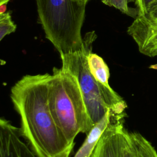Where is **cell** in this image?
Listing matches in <instances>:
<instances>
[{"instance_id": "1", "label": "cell", "mask_w": 157, "mask_h": 157, "mask_svg": "<svg viewBox=\"0 0 157 157\" xmlns=\"http://www.w3.org/2000/svg\"><path fill=\"white\" fill-rule=\"evenodd\" d=\"M50 77L25 75L11 88L10 97L20 118L21 135L36 156L70 157L74 145L56 125L48 105Z\"/></svg>"}, {"instance_id": "2", "label": "cell", "mask_w": 157, "mask_h": 157, "mask_svg": "<svg viewBox=\"0 0 157 157\" xmlns=\"http://www.w3.org/2000/svg\"><path fill=\"white\" fill-rule=\"evenodd\" d=\"M48 102L56 125L70 144L74 145L79 133L87 135L94 126L77 78L62 67L53 68Z\"/></svg>"}, {"instance_id": "3", "label": "cell", "mask_w": 157, "mask_h": 157, "mask_svg": "<svg viewBox=\"0 0 157 157\" xmlns=\"http://www.w3.org/2000/svg\"><path fill=\"white\" fill-rule=\"evenodd\" d=\"M97 38L94 31L86 33L79 50L60 54L61 67L74 75L77 79L84 101L94 124L99 122L111 110L119 115H126L127 104L112 88L100 85L90 72L88 56L92 52L93 45Z\"/></svg>"}, {"instance_id": "4", "label": "cell", "mask_w": 157, "mask_h": 157, "mask_svg": "<svg viewBox=\"0 0 157 157\" xmlns=\"http://www.w3.org/2000/svg\"><path fill=\"white\" fill-rule=\"evenodd\" d=\"M39 23L59 54L79 50L86 4L83 0H36Z\"/></svg>"}, {"instance_id": "5", "label": "cell", "mask_w": 157, "mask_h": 157, "mask_svg": "<svg viewBox=\"0 0 157 157\" xmlns=\"http://www.w3.org/2000/svg\"><path fill=\"white\" fill-rule=\"evenodd\" d=\"M126 115H115L103 132L91 157H122L126 129Z\"/></svg>"}, {"instance_id": "6", "label": "cell", "mask_w": 157, "mask_h": 157, "mask_svg": "<svg viewBox=\"0 0 157 157\" xmlns=\"http://www.w3.org/2000/svg\"><path fill=\"white\" fill-rule=\"evenodd\" d=\"M0 157H37L20 128L4 118L0 119Z\"/></svg>"}, {"instance_id": "7", "label": "cell", "mask_w": 157, "mask_h": 157, "mask_svg": "<svg viewBox=\"0 0 157 157\" xmlns=\"http://www.w3.org/2000/svg\"><path fill=\"white\" fill-rule=\"evenodd\" d=\"M127 33L134 40L139 52L150 57L157 53V21H148L137 16Z\"/></svg>"}, {"instance_id": "8", "label": "cell", "mask_w": 157, "mask_h": 157, "mask_svg": "<svg viewBox=\"0 0 157 157\" xmlns=\"http://www.w3.org/2000/svg\"><path fill=\"white\" fill-rule=\"evenodd\" d=\"M122 157H157V152L141 134L126 129Z\"/></svg>"}, {"instance_id": "9", "label": "cell", "mask_w": 157, "mask_h": 157, "mask_svg": "<svg viewBox=\"0 0 157 157\" xmlns=\"http://www.w3.org/2000/svg\"><path fill=\"white\" fill-rule=\"evenodd\" d=\"M115 115L117 114L109 110L99 122L94 124L91 130L86 135L85 141L75 153L74 157L91 156L103 132L111 122Z\"/></svg>"}, {"instance_id": "10", "label": "cell", "mask_w": 157, "mask_h": 157, "mask_svg": "<svg viewBox=\"0 0 157 157\" xmlns=\"http://www.w3.org/2000/svg\"><path fill=\"white\" fill-rule=\"evenodd\" d=\"M88 64L90 72L98 83L105 88H111L109 82V69L103 58L91 52L88 56Z\"/></svg>"}, {"instance_id": "11", "label": "cell", "mask_w": 157, "mask_h": 157, "mask_svg": "<svg viewBox=\"0 0 157 157\" xmlns=\"http://www.w3.org/2000/svg\"><path fill=\"white\" fill-rule=\"evenodd\" d=\"M17 26L12 20L11 12L10 11L4 13H0V40L1 41L5 36L16 30Z\"/></svg>"}, {"instance_id": "12", "label": "cell", "mask_w": 157, "mask_h": 157, "mask_svg": "<svg viewBox=\"0 0 157 157\" xmlns=\"http://www.w3.org/2000/svg\"><path fill=\"white\" fill-rule=\"evenodd\" d=\"M131 1L133 0H102V2L105 5L114 7L128 16L136 18L138 13L137 9L131 8L128 5Z\"/></svg>"}, {"instance_id": "13", "label": "cell", "mask_w": 157, "mask_h": 157, "mask_svg": "<svg viewBox=\"0 0 157 157\" xmlns=\"http://www.w3.org/2000/svg\"><path fill=\"white\" fill-rule=\"evenodd\" d=\"M156 0H133L137 10V15H145L151 4Z\"/></svg>"}, {"instance_id": "14", "label": "cell", "mask_w": 157, "mask_h": 157, "mask_svg": "<svg viewBox=\"0 0 157 157\" xmlns=\"http://www.w3.org/2000/svg\"><path fill=\"white\" fill-rule=\"evenodd\" d=\"M137 16H139L148 21H157V0L151 4L146 15Z\"/></svg>"}, {"instance_id": "15", "label": "cell", "mask_w": 157, "mask_h": 157, "mask_svg": "<svg viewBox=\"0 0 157 157\" xmlns=\"http://www.w3.org/2000/svg\"><path fill=\"white\" fill-rule=\"evenodd\" d=\"M10 0H1L0 1V13H4L6 12L7 4Z\"/></svg>"}, {"instance_id": "16", "label": "cell", "mask_w": 157, "mask_h": 157, "mask_svg": "<svg viewBox=\"0 0 157 157\" xmlns=\"http://www.w3.org/2000/svg\"><path fill=\"white\" fill-rule=\"evenodd\" d=\"M89 1H90V0H83V1L85 2V3L86 4H87V2H88Z\"/></svg>"}, {"instance_id": "17", "label": "cell", "mask_w": 157, "mask_h": 157, "mask_svg": "<svg viewBox=\"0 0 157 157\" xmlns=\"http://www.w3.org/2000/svg\"><path fill=\"white\" fill-rule=\"evenodd\" d=\"M156 56H157V53H156Z\"/></svg>"}, {"instance_id": "18", "label": "cell", "mask_w": 157, "mask_h": 157, "mask_svg": "<svg viewBox=\"0 0 157 157\" xmlns=\"http://www.w3.org/2000/svg\"><path fill=\"white\" fill-rule=\"evenodd\" d=\"M0 1H1V0H0Z\"/></svg>"}]
</instances>
